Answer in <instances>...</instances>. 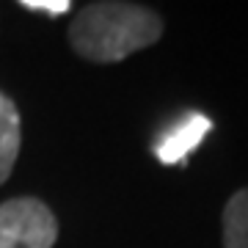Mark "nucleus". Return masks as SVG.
Wrapping results in <instances>:
<instances>
[{
	"label": "nucleus",
	"instance_id": "nucleus-5",
	"mask_svg": "<svg viewBox=\"0 0 248 248\" xmlns=\"http://www.w3.org/2000/svg\"><path fill=\"white\" fill-rule=\"evenodd\" d=\"M223 248H248V187H240L223 207Z\"/></svg>",
	"mask_w": 248,
	"mask_h": 248
},
{
	"label": "nucleus",
	"instance_id": "nucleus-1",
	"mask_svg": "<svg viewBox=\"0 0 248 248\" xmlns=\"http://www.w3.org/2000/svg\"><path fill=\"white\" fill-rule=\"evenodd\" d=\"M163 36V17L149 6L124 0L86 3L66 31L69 47L89 63H119Z\"/></svg>",
	"mask_w": 248,
	"mask_h": 248
},
{
	"label": "nucleus",
	"instance_id": "nucleus-3",
	"mask_svg": "<svg viewBox=\"0 0 248 248\" xmlns=\"http://www.w3.org/2000/svg\"><path fill=\"white\" fill-rule=\"evenodd\" d=\"M213 130V122L202 113H190L185 119H179L171 130L157 138V146H155V155H157L166 166H177L190 155V152L204 141V135Z\"/></svg>",
	"mask_w": 248,
	"mask_h": 248
},
{
	"label": "nucleus",
	"instance_id": "nucleus-6",
	"mask_svg": "<svg viewBox=\"0 0 248 248\" xmlns=\"http://www.w3.org/2000/svg\"><path fill=\"white\" fill-rule=\"evenodd\" d=\"M19 6L33 14H47V17H63L72 9L69 0H22Z\"/></svg>",
	"mask_w": 248,
	"mask_h": 248
},
{
	"label": "nucleus",
	"instance_id": "nucleus-2",
	"mask_svg": "<svg viewBox=\"0 0 248 248\" xmlns=\"http://www.w3.org/2000/svg\"><path fill=\"white\" fill-rule=\"evenodd\" d=\"M58 221L42 199L17 196L0 204V248H53Z\"/></svg>",
	"mask_w": 248,
	"mask_h": 248
},
{
	"label": "nucleus",
	"instance_id": "nucleus-4",
	"mask_svg": "<svg viewBox=\"0 0 248 248\" xmlns=\"http://www.w3.org/2000/svg\"><path fill=\"white\" fill-rule=\"evenodd\" d=\"M19 143H22L19 110L14 105V99L0 91V185L14 171V163L19 157Z\"/></svg>",
	"mask_w": 248,
	"mask_h": 248
}]
</instances>
